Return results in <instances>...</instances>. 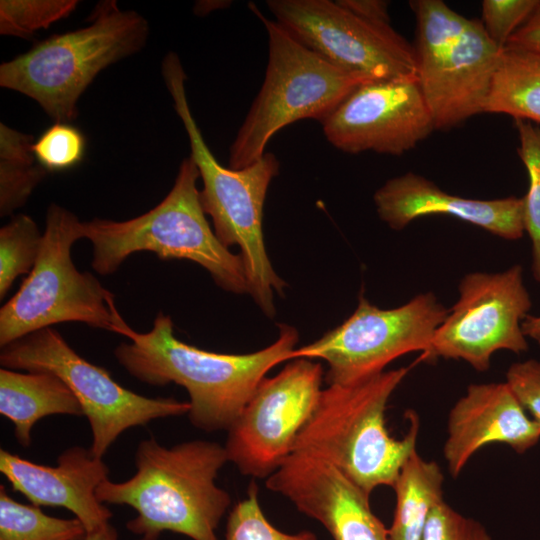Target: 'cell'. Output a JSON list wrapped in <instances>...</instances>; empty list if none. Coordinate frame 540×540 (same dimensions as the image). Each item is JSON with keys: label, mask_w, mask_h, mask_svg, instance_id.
Segmentation results:
<instances>
[{"label": "cell", "mask_w": 540, "mask_h": 540, "mask_svg": "<svg viewBox=\"0 0 540 540\" xmlns=\"http://www.w3.org/2000/svg\"><path fill=\"white\" fill-rule=\"evenodd\" d=\"M121 343L114 354L133 377L150 385L175 383L190 398L191 423L206 432L228 430L238 418L266 374L291 360L297 330L279 325V336L269 346L247 354L202 350L176 338L170 316L157 314L150 331L139 333L126 324L118 333Z\"/></svg>", "instance_id": "cell-1"}, {"label": "cell", "mask_w": 540, "mask_h": 540, "mask_svg": "<svg viewBox=\"0 0 540 540\" xmlns=\"http://www.w3.org/2000/svg\"><path fill=\"white\" fill-rule=\"evenodd\" d=\"M226 462L225 447L215 442L192 440L167 448L150 438L138 446L136 473L121 483L105 480L96 495L102 503L136 510L126 526L140 540H157L164 531L218 540L216 530L231 504L229 493L216 484Z\"/></svg>", "instance_id": "cell-2"}, {"label": "cell", "mask_w": 540, "mask_h": 540, "mask_svg": "<svg viewBox=\"0 0 540 540\" xmlns=\"http://www.w3.org/2000/svg\"><path fill=\"white\" fill-rule=\"evenodd\" d=\"M408 372V367H401L322 389L293 453L327 461L368 497L380 486L393 488L416 451L419 431L414 411L406 414L410 426L403 438L392 437L386 427L387 403Z\"/></svg>", "instance_id": "cell-3"}, {"label": "cell", "mask_w": 540, "mask_h": 540, "mask_svg": "<svg viewBox=\"0 0 540 540\" xmlns=\"http://www.w3.org/2000/svg\"><path fill=\"white\" fill-rule=\"evenodd\" d=\"M162 75L202 180L200 200L204 212L212 218L214 232L225 247H240L248 294L267 317L273 318V293L283 295L286 283L275 273L267 256L262 222L266 194L278 174L279 161L266 152L241 169L221 165L192 115L185 90L186 73L176 53L170 52L163 59Z\"/></svg>", "instance_id": "cell-4"}, {"label": "cell", "mask_w": 540, "mask_h": 540, "mask_svg": "<svg viewBox=\"0 0 540 540\" xmlns=\"http://www.w3.org/2000/svg\"><path fill=\"white\" fill-rule=\"evenodd\" d=\"M199 178L189 155L181 162L170 192L148 212L125 221L95 218L82 222L83 238L92 243L93 269L111 274L131 254L149 251L163 260L195 262L224 290L248 293L241 255L220 242L205 217L197 188Z\"/></svg>", "instance_id": "cell-5"}, {"label": "cell", "mask_w": 540, "mask_h": 540, "mask_svg": "<svg viewBox=\"0 0 540 540\" xmlns=\"http://www.w3.org/2000/svg\"><path fill=\"white\" fill-rule=\"evenodd\" d=\"M147 20L114 0L98 3L89 25L55 34L1 64L0 86L36 101L55 122L78 115L80 96L105 68L141 50Z\"/></svg>", "instance_id": "cell-6"}, {"label": "cell", "mask_w": 540, "mask_h": 540, "mask_svg": "<svg viewBox=\"0 0 540 540\" xmlns=\"http://www.w3.org/2000/svg\"><path fill=\"white\" fill-rule=\"evenodd\" d=\"M249 8L266 30L268 61L262 86L230 146L231 169L259 160L282 128L302 119L322 123L354 89L369 82L324 60L254 3Z\"/></svg>", "instance_id": "cell-7"}, {"label": "cell", "mask_w": 540, "mask_h": 540, "mask_svg": "<svg viewBox=\"0 0 540 540\" xmlns=\"http://www.w3.org/2000/svg\"><path fill=\"white\" fill-rule=\"evenodd\" d=\"M82 238L78 217L51 204L35 265L0 310L1 347L62 322H81L114 333L127 324L114 295L92 274L75 267L71 248Z\"/></svg>", "instance_id": "cell-8"}, {"label": "cell", "mask_w": 540, "mask_h": 540, "mask_svg": "<svg viewBox=\"0 0 540 540\" xmlns=\"http://www.w3.org/2000/svg\"><path fill=\"white\" fill-rule=\"evenodd\" d=\"M416 77L435 130L452 129L483 113L503 48L442 0H412Z\"/></svg>", "instance_id": "cell-9"}, {"label": "cell", "mask_w": 540, "mask_h": 540, "mask_svg": "<svg viewBox=\"0 0 540 540\" xmlns=\"http://www.w3.org/2000/svg\"><path fill=\"white\" fill-rule=\"evenodd\" d=\"M0 364L12 370L49 372L63 380L89 421L90 449L100 458L125 430L190 411L189 402L172 397L149 398L124 388L104 368L78 355L52 327L1 347Z\"/></svg>", "instance_id": "cell-10"}, {"label": "cell", "mask_w": 540, "mask_h": 540, "mask_svg": "<svg viewBox=\"0 0 540 540\" xmlns=\"http://www.w3.org/2000/svg\"><path fill=\"white\" fill-rule=\"evenodd\" d=\"M448 312L432 292L393 309H381L360 295L355 311L342 324L296 348L291 360L322 359L328 365V385L355 383L383 372L402 355L425 354Z\"/></svg>", "instance_id": "cell-11"}, {"label": "cell", "mask_w": 540, "mask_h": 540, "mask_svg": "<svg viewBox=\"0 0 540 540\" xmlns=\"http://www.w3.org/2000/svg\"><path fill=\"white\" fill-rule=\"evenodd\" d=\"M279 24L330 64L369 81L416 77L413 44L391 24L364 20L337 0H268Z\"/></svg>", "instance_id": "cell-12"}, {"label": "cell", "mask_w": 540, "mask_h": 540, "mask_svg": "<svg viewBox=\"0 0 540 540\" xmlns=\"http://www.w3.org/2000/svg\"><path fill=\"white\" fill-rule=\"evenodd\" d=\"M531 305L521 265L499 273H469L461 279L459 298L421 359L464 360L483 372L499 350L525 352L528 343L521 323Z\"/></svg>", "instance_id": "cell-13"}, {"label": "cell", "mask_w": 540, "mask_h": 540, "mask_svg": "<svg viewBox=\"0 0 540 540\" xmlns=\"http://www.w3.org/2000/svg\"><path fill=\"white\" fill-rule=\"evenodd\" d=\"M322 379L321 364L306 358L265 377L227 430L228 461L253 478L267 479L278 470L316 407Z\"/></svg>", "instance_id": "cell-14"}, {"label": "cell", "mask_w": 540, "mask_h": 540, "mask_svg": "<svg viewBox=\"0 0 540 540\" xmlns=\"http://www.w3.org/2000/svg\"><path fill=\"white\" fill-rule=\"evenodd\" d=\"M321 124L327 141L350 154L400 156L435 130L417 78L365 82Z\"/></svg>", "instance_id": "cell-15"}, {"label": "cell", "mask_w": 540, "mask_h": 540, "mask_svg": "<svg viewBox=\"0 0 540 540\" xmlns=\"http://www.w3.org/2000/svg\"><path fill=\"white\" fill-rule=\"evenodd\" d=\"M265 485L318 521L333 540H389L369 497L325 460L292 453Z\"/></svg>", "instance_id": "cell-16"}, {"label": "cell", "mask_w": 540, "mask_h": 540, "mask_svg": "<svg viewBox=\"0 0 540 540\" xmlns=\"http://www.w3.org/2000/svg\"><path fill=\"white\" fill-rule=\"evenodd\" d=\"M540 439V425L528 417L506 382L470 384L452 407L443 454L452 477L491 443H503L522 454Z\"/></svg>", "instance_id": "cell-17"}, {"label": "cell", "mask_w": 540, "mask_h": 540, "mask_svg": "<svg viewBox=\"0 0 540 540\" xmlns=\"http://www.w3.org/2000/svg\"><path fill=\"white\" fill-rule=\"evenodd\" d=\"M57 463L56 467L40 465L0 450L1 473L33 505L68 509L87 533L109 523L112 514L96 495L109 474L102 458L91 449L73 446L59 455Z\"/></svg>", "instance_id": "cell-18"}, {"label": "cell", "mask_w": 540, "mask_h": 540, "mask_svg": "<svg viewBox=\"0 0 540 540\" xmlns=\"http://www.w3.org/2000/svg\"><path fill=\"white\" fill-rule=\"evenodd\" d=\"M373 199L380 219L394 230H402L419 217L447 215L506 240H518L525 232L523 197L464 198L444 192L413 172L386 181Z\"/></svg>", "instance_id": "cell-19"}, {"label": "cell", "mask_w": 540, "mask_h": 540, "mask_svg": "<svg viewBox=\"0 0 540 540\" xmlns=\"http://www.w3.org/2000/svg\"><path fill=\"white\" fill-rule=\"evenodd\" d=\"M0 413L15 426L18 442L31 444V429L43 417L55 414L81 416L83 409L69 387L49 372L20 373L0 369Z\"/></svg>", "instance_id": "cell-20"}, {"label": "cell", "mask_w": 540, "mask_h": 540, "mask_svg": "<svg viewBox=\"0 0 540 540\" xmlns=\"http://www.w3.org/2000/svg\"><path fill=\"white\" fill-rule=\"evenodd\" d=\"M483 113L540 125V54L511 46L501 50Z\"/></svg>", "instance_id": "cell-21"}, {"label": "cell", "mask_w": 540, "mask_h": 540, "mask_svg": "<svg viewBox=\"0 0 540 540\" xmlns=\"http://www.w3.org/2000/svg\"><path fill=\"white\" fill-rule=\"evenodd\" d=\"M444 476L435 461L414 451L405 462L393 487L396 495L389 540H423L432 508L443 500Z\"/></svg>", "instance_id": "cell-22"}, {"label": "cell", "mask_w": 540, "mask_h": 540, "mask_svg": "<svg viewBox=\"0 0 540 540\" xmlns=\"http://www.w3.org/2000/svg\"><path fill=\"white\" fill-rule=\"evenodd\" d=\"M33 137L0 125V214L7 216L23 206L47 171L32 151Z\"/></svg>", "instance_id": "cell-23"}, {"label": "cell", "mask_w": 540, "mask_h": 540, "mask_svg": "<svg viewBox=\"0 0 540 540\" xmlns=\"http://www.w3.org/2000/svg\"><path fill=\"white\" fill-rule=\"evenodd\" d=\"M87 530L77 519L46 515L39 506L11 498L0 486V540H84Z\"/></svg>", "instance_id": "cell-24"}, {"label": "cell", "mask_w": 540, "mask_h": 540, "mask_svg": "<svg viewBox=\"0 0 540 540\" xmlns=\"http://www.w3.org/2000/svg\"><path fill=\"white\" fill-rule=\"evenodd\" d=\"M42 236L35 221L18 214L0 229V298L15 279L29 274L41 248Z\"/></svg>", "instance_id": "cell-25"}, {"label": "cell", "mask_w": 540, "mask_h": 540, "mask_svg": "<svg viewBox=\"0 0 540 540\" xmlns=\"http://www.w3.org/2000/svg\"><path fill=\"white\" fill-rule=\"evenodd\" d=\"M518 133V155L528 179V191L523 197V223L532 242V273L540 283V125L515 119Z\"/></svg>", "instance_id": "cell-26"}, {"label": "cell", "mask_w": 540, "mask_h": 540, "mask_svg": "<svg viewBox=\"0 0 540 540\" xmlns=\"http://www.w3.org/2000/svg\"><path fill=\"white\" fill-rule=\"evenodd\" d=\"M77 5L75 0H1L0 33L30 38L36 31L69 16Z\"/></svg>", "instance_id": "cell-27"}, {"label": "cell", "mask_w": 540, "mask_h": 540, "mask_svg": "<svg viewBox=\"0 0 540 540\" xmlns=\"http://www.w3.org/2000/svg\"><path fill=\"white\" fill-rule=\"evenodd\" d=\"M259 488L255 480L248 486L246 497L231 509L225 540H317L308 530L286 533L266 518L258 499Z\"/></svg>", "instance_id": "cell-28"}, {"label": "cell", "mask_w": 540, "mask_h": 540, "mask_svg": "<svg viewBox=\"0 0 540 540\" xmlns=\"http://www.w3.org/2000/svg\"><path fill=\"white\" fill-rule=\"evenodd\" d=\"M86 139L70 123L55 122L34 141L32 151L37 162L47 172L70 169L85 155Z\"/></svg>", "instance_id": "cell-29"}, {"label": "cell", "mask_w": 540, "mask_h": 540, "mask_svg": "<svg viewBox=\"0 0 540 540\" xmlns=\"http://www.w3.org/2000/svg\"><path fill=\"white\" fill-rule=\"evenodd\" d=\"M539 3L540 0H484L481 22L492 41L504 48Z\"/></svg>", "instance_id": "cell-30"}, {"label": "cell", "mask_w": 540, "mask_h": 540, "mask_svg": "<svg viewBox=\"0 0 540 540\" xmlns=\"http://www.w3.org/2000/svg\"><path fill=\"white\" fill-rule=\"evenodd\" d=\"M423 540H492L476 520L454 510L444 500L431 510Z\"/></svg>", "instance_id": "cell-31"}, {"label": "cell", "mask_w": 540, "mask_h": 540, "mask_svg": "<svg viewBox=\"0 0 540 540\" xmlns=\"http://www.w3.org/2000/svg\"><path fill=\"white\" fill-rule=\"evenodd\" d=\"M506 384L524 410L540 425V361L529 359L510 365Z\"/></svg>", "instance_id": "cell-32"}, {"label": "cell", "mask_w": 540, "mask_h": 540, "mask_svg": "<svg viewBox=\"0 0 540 540\" xmlns=\"http://www.w3.org/2000/svg\"><path fill=\"white\" fill-rule=\"evenodd\" d=\"M356 16L379 24H390L389 2L384 0H337Z\"/></svg>", "instance_id": "cell-33"}, {"label": "cell", "mask_w": 540, "mask_h": 540, "mask_svg": "<svg viewBox=\"0 0 540 540\" xmlns=\"http://www.w3.org/2000/svg\"><path fill=\"white\" fill-rule=\"evenodd\" d=\"M506 46L540 54V3L531 17L510 37Z\"/></svg>", "instance_id": "cell-34"}, {"label": "cell", "mask_w": 540, "mask_h": 540, "mask_svg": "<svg viewBox=\"0 0 540 540\" xmlns=\"http://www.w3.org/2000/svg\"><path fill=\"white\" fill-rule=\"evenodd\" d=\"M522 332L540 344V316L527 315L521 323Z\"/></svg>", "instance_id": "cell-35"}, {"label": "cell", "mask_w": 540, "mask_h": 540, "mask_svg": "<svg viewBox=\"0 0 540 540\" xmlns=\"http://www.w3.org/2000/svg\"><path fill=\"white\" fill-rule=\"evenodd\" d=\"M84 540H118L116 529L110 524L88 532Z\"/></svg>", "instance_id": "cell-36"}, {"label": "cell", "mask_w": 540, "mask_h": 540, "mask_svg": "<svg viewBox=\"0 0 540 540\" xmlns=\"http://www.w3.org/2000/svg\"><path fill=\"white\" fill-rule=\"evenodd\" d=\"M201 3L203 4H200L198 3L196 5V13L197 14H206V13H209L210 11L214 10V9H218V8H221L223 6H228L230 5V1H202Z\"/></svg>", "instance_id": "cell-37"}]
</instances>
